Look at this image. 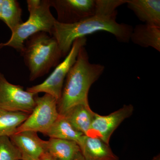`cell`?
I'll use <instances>...</instances> for the list:
<instances>
[{"label": "cell", "instance_id": "44dd1931", "mask_svg": "<svg viewBox=\"0 0 160 160\" xmlns=\"http://www.w3.org/2000/svg\"><path fill=\"white\" fill-rule=\"evenodd\" d=\"M40 160H57L56 159H55L52 156L50 155L49 153L48 152H46L45 154L43 155L42 157L41 158Z\"/></svg>", "mask_w": 160, "mask_h": 160}, {"label": "cell", "instance_id": "4fadbf2b", "mask_svg": "<svg viewBox=\"0 0 160 160\" xmlns=\"http://www.w3.org/2000/svg\"><path fill=\"white\" fill-rule=\"evenodd\" d=\"M130 40L141 47H151L160 52V27L140 24L133 28Z\"/></svg>", "mask_w": 160, "mask_h": 160}, {"label": "cell", "instance_id": "ac0fdd59", "mask_svg": "<svg viewBox=\"0 0 160 160\" xmlns=\"http://www.w3.org/2000/svg\"><path fill=\"white\" fill-rule=\"evenodd\" d=\"M22 14V9L18 1L2 0L0 20L6 23L12 33L23 22Z\"/></svg>", "mask_w": 160, "mask_h": 160}, {"label": "cell", "instance_id": "5bb4252c", "mask_svg": "<svg viewBox=\"0 0 160 160\" xmlns=\"http://www.w3.org/2000/svg\"><path fill=\"white\" fill-rule=\"evenodd\" d=\"M95 113L89 106L78 105L72 107L63 116L76 130L87 135L91 128Z\"/></svg>", "mask_w": 160, "mask_h": 160}, {"label": "cell", "instance_id": "d6986e66", "mask_svg": "<svg viewBox=\"0 0 160 160\" xmlns=\"http://www.w3.org/2000/svg\"><path fill=\"white\" fill-rule=\"evenodd\" d=\"M21 153L9 137H0V160H21Z\"/></svg>", "mask_w": 160, "mask_h": 160}, {"label": "cell", "instance_id": "3957f363", "mask_svg": "<svg viewBox=\"0 0 160 160\" xmlns=\"http://www.w3.org/2000/svg\"><path fill=\"white\" fill-rule=\"evenodd\" d=\"M21 54L29 69L30 81L48 73L59 64L62 57L57 41L44 32L28 38L24 42Z\"/></svg>", "mask_w": 160, "mask_h": 160}, {"label": "cell", "instance_id": "5b68a950", "mask_svg": "<svg viewBox=\"0 0 160 160\" xmlns=\"http://www.w3.org/2000/svg\"><path fill=\"white\" fill-rule=\"evenodd\" d=\"M86 37L78 38L75 40L65 59L55 67L48 78L41 84L28 87L26 90L38 94L45 92L51 95L58 102L66 76L75 62L80 49L86 46Z\"/></svg>", "mask_w": 160, "mask_h": 160}, {"label": "cell", "instance_id": "9a60e30c", "mask_svg": "<svg viewBox=\"0 0 160 160\" xmlns=\"http://www.w3.org/2000/svg\"><path fill=\"white\" fill-rule=\"evenodd\" d=\"M80 152L79 146L74 141L53 138L47 141L46 152L57 160H74Z\"/></svg>", "mask_w": 160, "mask_h": 160}, {"label": "cell", "instance_id": "9c48e42d", "mask_svg": "<svg viewBox=\"0 0 160 160\" xmlns=\"http://www.w3.org/2000/svg\"><path fill=\"white\" fill-rule=\"evenodd\" d=\"M131 105H124L121 109L108 115L95 113L91 128L87 135L99 138L109 144L112 134L121 123L132 114L134 110Z\"/></svg>", "mask_w": 160, "mask_h": 160}, {"label": "cell", "instance_id": "ffe728a7", "mask_svg": "<svg viewBox=\"0 0 160 160\" xmlns=\"http://www.w3.org/2000/svg\"><path fill=\"white\" fill-rule=\"evenodd\" d=\"M127 0H95V14L110 16L118 14L117 8L126 4Z\"/></svg>", "mask_w": 160, "mask_h": 160}, {"label": "cell", "instance_id": "cb8c5ba5", "mask_svg": "<svg viewBox=\"0 0 160 160\" xmlns=\"http://www.w3.org/2000/svg\"><path fill=\"white\" fill-rule=\"evenodd\" d=\"M2 0H0V18H1V13H2Z\"/></svg>", "mask_w": 160, "mask_h": 160}, {"label": "cell", "instance_id": "6da1fadb", "mask_svg": "<svg viewBox=\"0 0 160 160\" xmlns=\"http://www.w3.org/2000/svg\"><path fill=\"white\" fill-rule=\"evenodd\" d=\"M104 70L105 66L103 65L90 63L86 48L82 47L65 80L62 95L57 103L59 114L64 115L76 105L89 106L88 96L89 89Z\"/></svg>", "mask_w": 160, "mask_h": 160}, {"label": "cell", "instance_id": "ba28073f", "mask_svg": "<svg viewBox=\"0 0 160 160\" xmlns=\"http://www.w3.org/2000/svg\"><path fill=\"white\" fill-rule=\"evenodd\" d=\"M56 10L58 22L72 24L95 14V0H50Z\"/></svg>", "mask_w": 160, "mask_h": 160}, {"label": "cell", "instance_id": "2e32d148", "mask_svg": "<svg viewBox=\"0 0 160 160\" xmlns=\"http://www.w3.org/2000/svg\"><path fill=\"white\" fill-rule=\"evenodd\" d=\"M45 135L53 138L69 140L77 143L83 135L72 127L64 116H59L50 128L45 132Z\"/></svg>", "mask_w": 160, "mask_h": 160}, {"label": "cell", "instance_id": "8992f818", "mask_svg": "<svg viewBox=\"0 0 160 160\" xmlns=\"http://www.w3.org/2000/svg\"><path fill=\"white\" fill-rule=\"evenodd\" d=\"M57 103V100L51 95L45 93L40 97L37 95L34 109L16 132L31 131L45 134L59 116Z\"/></svg>", "mask_w": 160, "mask_h": 160}, {"label": "cell", "instance_id": "52a82bcc", "mask_svg": "<svg viewBox=\"0 0 160 160\" xmlns=\"http://www.w3.org/2000/svg\"><path fill=\"white\" fill-rule=\"evenodd\" d=\"M38 93L25 90L22 86L9 82L0 72V109L31 113Z\"/></svg>", "mask_w": 160, "mask_h": 160}, {"label": "cell", "instance_id": "8fae6325", "mask_svg": "<svg viewBox=\"0 0 160 160\" xmlns=\"http://www.w3.org/2000/svg\"><path fill=\"white\" fill-rule=\"evenodd\" d=\"M78 144L84 160H119L109 145L99 138L83 135Z\"/></svg>", "mask_w": 160, "mask_h": 160}, {"label": "cell", "instance_id": "277c9868", "mask_svg": "<svg viewBox=\"0 0 160 160\" xmlns=\"http://www.w3.org/2000/svg\"><path fill=\"white\" fill-rule=\"evenodd\" d=\"M26 2L29 18L12 33L9 41L0 43V49L8 46L21 53L25 41L32 35L44 32L52 36L56 19L50 11V0H27Z\"/></svg>", "mask_w": 160, "mask_h": 160}, {"label": "cell", "instance_id": "e0dca14e", "mask_svg": "<svg viewBox=\"0 0 160 160\" xmlns=\"http://www.w3.org/2000/svg\"><path fill=\"white\" fill-rule=\"evenodd\" d=\"M30 113L0 109V137L9 138L28 118Z\"/></svg>", "mask_w": 160, "mask_h": 160}, {"label": "cell", "instance_id": "7402d4cb", "mask_svg": "<svg viewBox=\"0 0 160 160\" xmlns=\"http://www.w3.org/2000/svg\"><path fill=\"white\" fill-rule=\"evenodd\" d=\"M74 160H84L82 156V153H81V152L78 153L77 156L75 158Z\"/></svg>", "mask_w": 160, "mask_h": 160}, {"label": "cell", "instance_id": "30bf717a", "mask_svg": "<svg viewBox=\"0 0 160 160\" xmlns=\"http://www.w3.org/2000/svg\"><path fill=\"white\" fill-rule=\"evenodd\" d=\"M9 138L20 152L21 160H40L46 152L47 141L40 138L35 132H16Z\"/></svg>", "mask_w": 160, "mask_h": 160}, {"label": "cell", "instance_id": "603a6c76", "mask_svg": "<svg viewBox=\"0 0 160 160\" xmlns=\"http://www.w3.org/2000/svg\"><path fill=\"white\" fill-rule=\"evenodd\" d=\"M151 160H160V154L154 157Z\"/></svg>", "mask_w": 160, "mask_h": 160}, {"label": "cell", "instance_id": "7c38bea8", "mask_svg": "<svg viewBox=\"0 0 160 160\" xmlns=\"http://www.w3.org/2000/svg\"><path fill=\"white\" fill-rule=\"evenodd\" d=\"M126 3L140 21L160 27V0H127Z\"/></svg>", "mask_w": 160, "mask_h": 160}, {"label": "cell", "instance_id": "7a4b0ae2", "mask_svg": "<svg viewBox=\"0 0 160 160\" xmlns=\"http://www.w3.org/2000/svg\"><path fill=\"white\" fill-rule=\"evenodd\" d=\"M117 14L110 16L94 15L72 24H64L56 21L52 36L56 40L62 57L69 53L72 43L78 38L86 37L96 32L107 31L114 36L118 41L127 43L130 41L133 27L116 22Z\"/></svg>", "mask_w": 160, "mask_h": 160}]
</instances>
